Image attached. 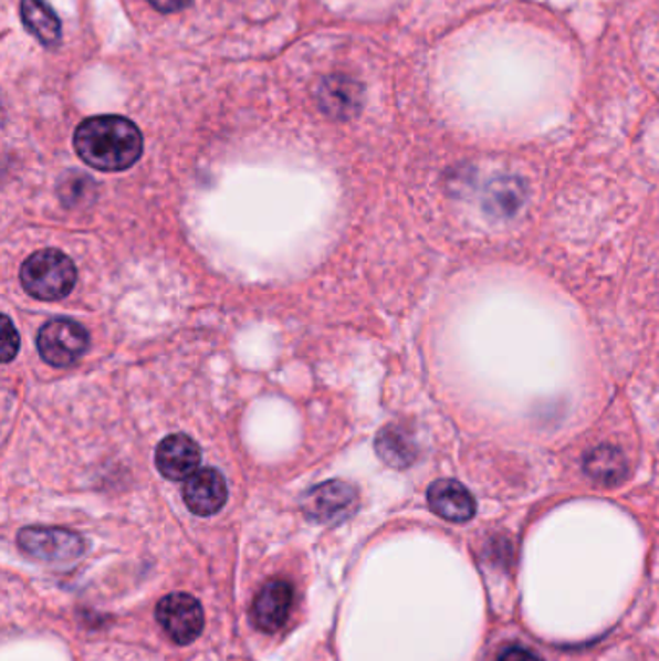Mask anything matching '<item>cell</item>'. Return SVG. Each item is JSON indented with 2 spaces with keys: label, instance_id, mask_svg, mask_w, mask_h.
Returning a JSON list of instances; mask_svg holds the SVG:
<instances>
[{
  "label": "cell",
  "instance_id": "13",
  "mask_svg": "<svg viewBox=\"0 0 659 661\" xmlns=\"http://www.w3.org/2000/svg\"><path fill=\"white\" fill-rule=\"evenodd\" d=\"M20 12H22L23 25L43 45L54 46L61 43V20H59V15L54 14L53 8L49 7L45 0H22Z\"/></svg>",
  "mask_w": 659,
  "mask_h": 661
},
{
  "label": "cell",
  "instance_id": "5",
  "mask_svg": "<svg viewBox=\"0 0 659 661\" xmlns=\"http://www.w3.org/2000/svg\"><path fill=\"white\" fill-rule=\"evenodd\" d=\"M18 546L22 552L41 562H74L85 552V539L76 532L64 528H43L31 526L18 534Z\"/></svg>",
  "mask_w": 659,
  "mask_h": 661
},
{
  "label": "cell",
  "instance_id": "9",
  "mask_svg": "<svg viewBox=\"0 0 659 661\" xmlns=\"http://www.w3.org/2000/svg\"><path fill=\"white\" fill-rule=\"evenodd\" d=\"M201 451L198 443L188 436L175 433L169 438L163 439L157 453H155V464L163 476L180 482L188 480L200 469Z\"/></svg>",
  "mask_w": 659,
  "mask_h": 661
},
{
  "label": "cell",
  "instance_id": "7",
  "mask_svg": "<svg viewBox=\"0 0 659 661\" xmlns=\"http://www.w3.org/2000/svg\"><path fill=\"white\" fill-rule=\"evenodd\" d=\"M157 621L180 647L192 644L203 631V609L190 594H170L157 606Z\"/></svg>",
  "mask_w": 659,
  "mask_h": 661
},
{
  "label": "cell",
  "instance_id": "16",
  "mask_svg": "<svg viewBox=\"0 0 659 661\" xmlns=\"http://www.w3.org/2000/svg\"><path fill=\"white\" fill-rule=\"evenodd\" d=\"M0 346H2V353H0L2 361H10L18 354L20 337H18L14 325L8 316L2 317V340H0Z\"/></svg>",
  "mask_w": 659,
  "mask_h": 661
},
{
  "label": "cell",
  "instance_id": "14",
  "mask_svg": "<svg viewBox=\"0 0 659 661\" xmlns=\"http://www.w3.org/2000/svg\"><path fill=\"white\" fill-rule=\"evenodd\" d=\"M376 449L379 457L395 469H407L416 459L415 443L399 426H387L379 431Z\"/></svg>",
  "mask_w": 659,
  "mask_h": 661
},
{
  "label": "cell",
  "instance_id": "10",
  "mask_svg": "<svg viewBox=\"0 0 659 661\" xmlns=\"http://www.w3.org/2000/svg\"><path fill=\"white\" fill-rule=\"evenodd\" d=\"M227 500L229 487L219 470L201 469L186 480L185 501L193 515H216L224 507Z\"/></svg>",
  "mask_w": 659,
  "mask_h": 661
},
{
  "label": "cell",
  "instance_id": "18",
  "mask_svg": "<svg viewBox=\"0 0 659 661\" xmlns=\"http://www.w3.org/2000/svg\"><path fill=\"white\" fill-rule=\"evenodd\" d=\"M149 2L155 10H159L163 14H175L190 4V0H149Z\"/></svg>",
  "mask_w": 659,
  "mask_h": 661
},
{
  "label": "cell",
  "instance_id": "11",
  "mask_svg": "<svg viewBox=\"0 0 659 661\" xmlns=\"http://www.w3.org/2000/svg\"><path fill=\"white\" fill-rule=\"evenodd\" d=\"M428 503L436 515L451 523H467L475 513L472 493L457 480H438L428 490Z\"/></svg>",
  "mask_w": 659,
  "mask_h": 661
},
{
  "label": "cell",
  "instance_id": "8",
  "mask_svg": "<svg viewBox=\"0 0 659 661\" xmlns=\"http://www.w3.org/2000/svg\"><path fill=\"white\" fill-rule=\"evenodd\" d=\"M294 592L291 583L273 578L261 586L252 606V621L260 631L279 632L291 619Z\"/></svg>",
  "mask_w": 659,
  "mask_h": 661
},
{
  "label": "cell",
  "instance_id": "6",
  "mask_svg": "<svg viewBox=\"0 0 659 661\" xmlns=\"http://www.w3.org/2000/svg\"><path fill=\"white\" fill-rule=\"evenodd\" d=\"M302 508L315 523H343L358 508V492L346 482L331 480L310 490L302 500Z\"/></svg>",
  "mask_w": 659,
  "mask_h": 661
},
{
  "label": "cell",
  "instance_id": "4",
  "mask_svg": "<svg viewBox=\"0 0 659 661\" xmlns=\"http://www.w3.org/2000/svg\"><path fill=\"white\" fill-rule=\"evenodd\" d=\"M38 348L46 364L54 368H66L87 353L90 335L84 325L74 319L56 317L39 330Z\"/></svg>",
  "mask_w": 659,
  "mask_h": 661
},
{
  "label": "cell",
  "instance_id": "15",
  "mask_svg": "<svg viewBox=\"0 0 659 661\" xmlns=\"http://www.w3.org/2000/svg\"><path fill=\"white\" fill-rule=\"evenodd\" d=\"M586 469L594 480L602 484H615L625 476V461L617 449H598L586 462Z\"/></svg>",
  "mask_w": 659,
  "mask_h": 661
},
{
  "label": "cell",
  "instance_id": "2",
  "mask_svg": "<svg viewBox=\"0 0 659 661\" xmlns=\"http://www.w3.org/2000/svg\"><path fill=\"white\" fill-rule=\"evenodd\" d=\"M74 147L85 165L118 172L136 165L144 151V138L138 126L124 116H93L77 126Z\"/></svg>",
  "mask_w": 659,
  "mask_h": 661
},
{
  "label": "cell",
  "instance_id": "17",
  "mask_svg": "<svg viewBox=\"0 0 659 661\" xmlns=\"http://www.w3.org/2000/svg\"><path fill=\"white\" fill-rule=\"evenodd\" d=\"M498 661H544L540 655L534 654L529 648L511 647L506 648L503 654L499 655Z\"/></svg>",
  "mask_w": 659,
  "mask_h": 661
},
{
  "label": "cell",
  "instance_id": "1",
  "mask_svg": "<svg viewBox=\"0 0 659 661\" xmlns=\"http://www.w3.org/2000/svg\"><path fill=\"white\" fill-rule=\"evenodd\" d=\"M635 254L623 294V350L632 402L659 439V219Z\"/></svg>",
  "mask_w": 659,
  "mask_h": 661
},
{
  "label": "cell",
  "instance_id": "3",
  "mask_svg": "<svg viewBox=\"0 0 659 661\" xmlns=\"http://www.w3.org/2000/svg\"><path fill=\"white\" fill-rule=\"evenodd\" d=\"M77 271L69 255L59 250H41L23 262L20 271L25 293L38 301H62L76 286Z\"/></svg>",
  "mask_w": 659,
  "mask_h": 661
},
{
  "label": "cell",
  "instance_id": "12",
  "mask_svg": "<svg viewBox=\"0 0 659 661\" xmlns=\"http://www.w3.org/2000/svg\"><path fill=\"white\" fill-rule=\"evenodd\" d=\"M320 107L333 118H351L362 107V85L351 77H327L320 87Z\"/></svg>",
  "mask_w": 659,
  "mask_h": 661
}]
</instances>
